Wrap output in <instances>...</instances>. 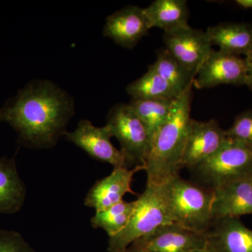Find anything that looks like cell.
I'll return each instance as SVG.
<instances>
[{
	"mask_svg": "<svg viewBox=\"0 0 252 252\" xmlns=\"http://www.w3.org/2000/svg\"><path fill=\"white\" fill-rule=\"evenodd\" d=\"M74 114V98L51 81L34 79L0 107V123L9 124L20 144L51 149L67 132Z\"/></svg>",
	"mask_w": 252,
	"mask_h": 252,
	"instance_id": "6da1fadb",
	"label": "cell"
},
{
	"mask_svg": "<svg viewBox=\"0 0 252 252\" xmlns=\"http://www.w3.org/2000/svg\"><path fill=\"white\" fill-rule=\"evenodd\" d=\"M225 134L228 138L252 147V109L239 114Z\"/></svg>",
	"mask_w": 252,
	"mask_h": 252,
	"instance_id": "603a6c76",
	"label": "cell"
},
{
	"mask_svg": "<svg viewBox=\"0 0 252 252\" xmlns=\"http://www.w3.org/2000/svg\"><path fill=\"white\" fill-rule=\"evenodd\" d=\"M151 29L169 32L189 26V9L185 0H156L144 8Z\"/></svg>",
	"mask_w": 252,
	"mask_h": 252,
	"instance_id": "ac0fdd59",
	"label": "cell"
},
{
	"mask_svg": "<svg viewBox=\"0 0 252 252\" xmlns=\"http://www.w3.org/2000/svg\"><path fill=\"white\" fill-rule=\"evenodd\" d=\"M27 189L14 158L0 157V213L13 215L23 208Z\"/></svg>",
	"mask_w": 252,
	"mask_h": 252,
	"instance_id": "2e32d148",
	"label": "cell"
},
{
	"mask_svg": "<svg viewBox=\"0 0 252 252\" xmlns=\"http://www.w3.org/2000/svg\"><path fill=\"white\" fill-rule=\"evenodd\" d=\"M126 91L132 99H176L180 96L150 67L142 77L130 83L126 88Z\"/></svg>",
	"mask_w": 252,
	"mask_h": 252,
	"instance_id": "44dd1931",
	"label": "cell"
},
{
	"mask_svg": "<svg viewBox=\"0 0 252 252\" xmlns=\"http://www.w3.org/2000/svg\"><path fill=\"white\" fill-rule=\"evenodd\" d=\"M112 137L120 143L127 167L143 166L150 153L152 141L143 123L129 104H117L109 110L107 124Z\"/></svg>",
	"mask_w": 252,
	"mask_h": 252,
	"instance_id": "5b68a950",
	"label": "cell"
},
{
	"mask_svg": "<svg viewBox=\"0 0 252 252\" xmlns=\"http://www.w3.org/2000/svg\"><path fill=\"white\" fill-rule=\"evenodd\" d=\"M212 191L215 220L252 215V175L225 182Z\"/></svg>",
	"mask_w": 252,
	"mask_h": 252,
	"instance_id": "7c38bea8",
	"label": "cell"
},
{
	"mask_svg": "<svg viewBox=\"0 0 252 252\" xmlns=\"http://www.w3.org/2000/svg\"><path fill=\"white\" fill-rule=\"evenodd\" d=\"M227 140L225 130L215 119L200 122L191 119L182 158V168L192 170L217 153Z\"/></svg>",
	"mask_w": 252,
	"mask_h": 252,
	"instance_id": "30bf717a",
	"label": "cell"
},
{
	"mask_svg": "<svg viewBox=\"0 0 252 252\" xmlns=\"http://www.w3.org/2000/svg\"><path fill=\"white\" fill-rule=\"evenodd\" d=\"M149 67L165 79L180 95L189 89H192L195 76L166 49L159 51L157 61Z\"/></svg>",
	"mask_w": 252,
	"mask_h": 252,
	"instance_id": "ffe728a7",
	"label": "cell"
},
{
	"mask_svg": "<svg viewBox=\"0 0 252 252\" xmlns=\"http://www.w3.org/2000/svg\"><path fill=\"white\" fill-rule=\"evenodd\" d=\"M207 244L205 234L172 222L160 225L132 245L147 252H194Z\"/></svg>",
	"mask_w": 252,
	"mask_h": 252,
	"instance_id": "8fae6325",
	"label": "cell"
},
{
	"mask_svg": "<svg viewBox=\"0 0 252 252\" xmlns=\"http://www.w3.org/2000/svg\"><path fill=\"white\" fill-rule=\"evenodd\" d=\"M135 206L136 200L131 202L122 200L108 208L95 212L91 218V225L95 229L104 230L109 238H112L126 228Z\"/></svg>",
	"mask_w": 252,
	"mask_h": 252,
	"instance_id": "7402d4cb",
	"label": "cell"
},
{
	"mask_svg": "<svg viewBox=\"0 0 252 252\" xmlns=\"http://www.w3.org/2000/svg\"><path fill=\"white\" fill-rule=\"evenodd\" d=\"M235 4L244 9H252V0H236Z\"/></svg>",
	"mask_w": 252,
	"mask_h": 252,
	"instance_id": "484cf974",
	"label": "cell"
},
{
	"mask_svg": "<svg viewBox=\"0 0 252 252\" xmlns=\"http://www.w3.org/2000/svg\"><path fill=\"white\" fill-rule=\"evenodd\" d=\"M194 252H217L214 250L212 247H210L208 244H207L205 247H203V248L199 249V250H196V251Z\"/></svg>",
	"mask_w": 252,
	"mask_h": 252,
	"instance_id": "4316f807",
	"label": "cell"
},
{
	"mask_svg": "<svg viewBox=\"0 0 252 252\" xmlns=\"http://www.w3.org/2000/svg\"><path fill=\"white\" fill-rule=\"evenodd\" d=\"M141 170H144V167H115L110 175L97 181L89 189L84 205L98 212L122 201L127 193L137 195L131 185L134 175Z\"/></svg>",
	"mask_w": 252,
	"mask_h": 252,
	"instance_id": "4fadbf2b",
	"label": "cell"
},
{
	"mask_svg": "<svg viewBox=\"0 0 252 252\" xmlns=\"http://www.w3.org/2000/svg\"><path fill=\"white\" fill-rule=\"evenodd\" d=\"M162 39L165 49L195 77L213 50L206 31L190 26L164 32Z\"/></svg>",
	"mask_w": 252,
	"mask_h": 252,
	"instance_id": "52a82bcc",
	"label": "cell"
},
{
	"mask_svg": "<svg viewBox=\"0 0 252 252\" xmlns=\"http://www.w3.org/2000/svg\"><path fill=\"white\" fill-rule=\"evenodd\" d=\"M205 236L217 252H252V230L238 218L215 220Z\"/></svg>",
	"mask_w": 252,
	"mask_h": 252,
	"instance_id": "9a60e30c",
	"label": "cell"
},
{
	"mask_svg": "<svg viewBox=\"0 0 252 252\" xmlns=\"http://www.w3.org/2000/svg\"><path fill=\"white\" fill-rule=\"evenodd\" d=\"M64 137L95 160L107 162L114 168H128L124 154L111 142L112 133L106 125L97 127L90 121L81 119L77 128L72 132L67 131Z\"/></svg>",
	"mask_w": 252,
	"mask_h": 252,
	"instance_id": "9c48e42d",
	"label": "cell"
},
{
	"mask_svg": "<svg viewBox=\"0 0 252 252\" xmlns=\"http://www.w3.org/2000/svg\"><path fill=\"white\" fill-rule=\"evenodd\" d=\"M191 100L192 89L177 97L166 122L154 137L144 169L146 185L160 186L180 175L191 120Z\"/></svg>",
	"mask_w": 252,
	"mask_h": 252,
	"instance_id": "7a4b0ae2",
	"label": "cell"
},
{
	"mask_svg": "<svg viewBox=\"0 0 252 252\" xmlns=\"http://www.w3.org/2000/svg\"><path fill=\"white\" fill-rule=\"evenodd\" d=\"M124 252H147L145 250H142V249L137 248L134 245H131L127 250Z\"/></svg>",
	"mask_w": 252,
	"mask_h": 252,
	"instance_id": "83f0119b",
	"label": "cell"
},
{
	"mask_svg": "<svg viewBox=\"0 0 252 252\" xmlns=\"http://www.w3.org/2000/svg\"><path fill=\"white\" fill-rule=\"evenodd\" d=\"M0 252H35L23 235L15 230H0Z\"/></svg>",
	"mask_w": 252,
	"mask_h": 252,
	"instance_id": "cb8c5ba5",
	"label": "cell"
},
{
	"mask_svg": "<svg viewBox=\"0 0 252 252\" xmlns=\"http://www.w3.org/2000/svg\"><path fill=\"white\" fill-rule=\"evenodd\" d=\"M206 32L220 51L245 57L252 51V26L248 23H220L207 28Z\"/></svg>",
	"mask_w": 252,
	"mask_h": 252,
	"instance_id": "e0dca14e",
	"label": "cell"
},
{
	"mask_svg": "<svg viewBox=\"0 0 252 252\" xmlns=\"http://www.w3.org/2000/svg\"><path fill=\"white\" fill-rule=\"evenodd\" d=\"M245 60L247 64V70H248L245 86H248L249 89L252 91V51L248 56H245Z\"/></svg>",
	"mask_w": 252,
	"mask_h": 252,
	"instance_id": "d4e9b609",
	"label": "cell"
},
{
	"mask_svg": "<svg viewBox=\"0 0 252 252\" xmlns=\"http://www.w3.org/2000/svg\"><path fill=\"white\" fill-rule=\"evenodd\" d=\"M150 29L143 8L127 6L107 18L103 35L118 45L131 49L148 34Z\"/></svg>",
	"mask_w": 252,
	"mask_h": 252,
	"instance_id": "5bb4252c",
	"label": "cell"
},
{
	"mask_svg": "<svg viewBox=\"0 0 252 252\" xmlns=\"http://www.w3.org/2000/svg\"><path fill=\"white\" fill-rule=\"evenodd\" d=\"M158 186L146 185L136 200L135 210L122 232L109 238V252H124L132 243L160 225L172 223Z\"/></svg>",
	"mask_w": 252,
	"mask_h": 252,
	"instance_id": "277c9868",
	"label": "cell"
},
{
	"mask_svg": "<svg viewBox=\"0 0 252 252\" xmlns=\"http://www.w3.org/2000/svg\"><path fill=\"white\" fill-rule=\"evenodd\" d=\"M191 170L211 189L228 181L252 176V147L227 137L216 154Z\"/></svg>",
	"mask_w": 252,
	"mask_h": 252,
	"instance_id": "8992f818",
	"label": "cell"
},
{
	"mask_svg": "<svg viewBox=\"0 0 252 252\" xmlns=\"http://www.w3.org/2000/svg\"><path fill=\"white\" fill-rule=\"evenodd\" d=\"M247 76L245 58L213 49L199 69L193 86L198 89L223 84L243 86L246 84Z\"/></svg>",
	"mask_w": 252,
	"mask_h": 252,
	"instance_id": "ba28073f",
	"label": "cell"
},
{
	"mask_svg": "<svg viewBox=\"0 0 252 252\" xmlns=\"http://www.w3.org/2000/svg\"><path fill=\"white\" fill-rule=\"evenodd\" d=\"M176 99H132L129 103L148 131L152 142L158 131L166 122Z\"/></svg>",
	"mask_w": 252,
	"mask_h": 252,
	"instance_id": "d6986e66",
	"label": "cell"
},
{
	"mask_svg": "<svg viewBox=\"0 0 252 252\" xmlns=\"http://www.w3.org/2000/svg\"><path fill=\"white\" fill-rule=\"evenodd\" d=\"M172 222L205 234L213 224V191L176 176L158 186Z\"/></svg>",
	"mask_w": 252,
	"mask_h": 252,
	"instance_id": "3957f363",
	"label": "cell"
}]
</instances>
